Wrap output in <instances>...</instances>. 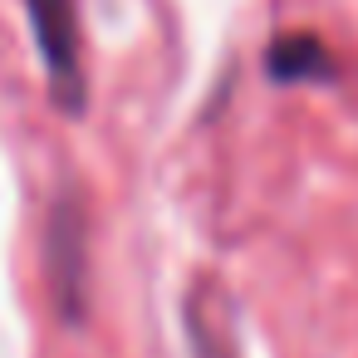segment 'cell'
<instances>
[{
	"instance_id": "cell-1",
	"label": "cell",
	"mask_w": 358,
	"mask_h": 358,
	"mask_svg": "<svg viewBox=\"0 0 358 358\" xmlns=\"http://www.w3.org/2000/svg\"><path fill=\"white\" fill-rule=\"evenodd\" d=\"M25 15L35 30V50L45 59L50 99L79 118L89 108V79L79 59V0H25Z\"/></svg>"
},
{
	"instance_id": "cell-2",
	"label": "cell",
	"mask_w": 358,
	"mask_h": 358,
	"mask_svg": "<svg viewBox=\"0 0 358 358\" xmlns=\"http://www.w3.org/2000/svg\"><path fill=\"white\" fill-rule=\"evenodd\" d=\"M84 216L74 196H59L50 211V231H45V270H50V289L59 299V314L69 324H79L84 314Z\"/></svg>"
},
{
	"instance_id": "cell-3",
	"label": "cell",
	"mask_w": 358,
	"mask_h": 358,
	"mask_svg": "<svg viewBox=\"0 0 358 358\" xmlns=\"http://www.w3.org/2000/svg\"><path fill=\"white\" fill-rule=\"evenodd\" d=\"M265 74L275 84H319V79H334V55L324 50V40L314 35H280L270 40L265 50Z\"/></svg>"
}]
</instances>
